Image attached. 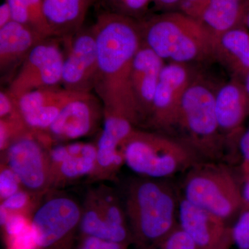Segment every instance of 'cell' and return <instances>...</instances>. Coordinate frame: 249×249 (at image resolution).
Instances as JSON below:
<instances>
[{"instance_id": "3957f363", "label": "cell", "mask_w": 249, "mask_h": 249, "mask_svg": "<svg viewBox=\"0 0 249 249\" xmlns=\"http://www.w3.org/2000/svg\"><path fill=\"white\" fill-rule=\"evenodd\" d=\"M129 199V212L142 238L163 240L173 231L175 202L160 185L152 181L139 183Z\"/></svg>"}, {"instance_id": "8d00e7d4", "label": "cell", "mask_w": 249, "mask_h": 249, "mask_svg": "<svg viewBox=\"0 0 249 249\" xmlns=\"http://www.w3.org/2000/svg\"><path fill=\"white\" fill-rule=\"evenodd\" d=\"M240 149L244 158L249 161V127L241 137Z\"/></svg>"}, {"instance_id": "e0dca14e", "label": "cell", "mask_w": 249, "mask_h": 249, "mask_svg": "<svg viewBox=\"0 0 249 249\" xmlns=\"http://www.w3.org/2000/svg\"><path fill=\"white\" fill-rule=\"evenodd\" d=\"M104 124L98 139L96 165L107 170L120 164L122 158L118 147L133 133L132 122L124 116L104 111Z\"/></svg>"}, {"instance_id": "6da1fadb", "label": "cell", "mask_w": 249, "mask_h": 249, "mask_svg": "<svg viewBox=\"0 0 249 249\" xmlns=\"http://www.w3.org/2000/svg\"><path fill=\"white\" fill-rule=\"evenodd\" d=\"M91 27L98 63L95 92L104 111L132 123L140 114L131 83L134 57L142 43L139 21L106 11L98 15Z\"/></svg>"}, {"instance_id": "836d02e7", "label": "cell", "mask_w": 249, "mask_h": 249, "mask_svg": "<svg viewBox=\"0 0 249 249\" xmlns=\"http://www.w3.org/2000/svg\"><path fill=\"white\" fill-rule=\"evenodd\" d=\"M49 156L52 168H53V166H55L57 168L71 155L69 152L67 145H58L51 150Z\"/></svg>"}, {"instance_id": "83f0119b", "label": "cell", "mask_w": 249, "mask_h": 249, "mask_svg": "<svg viewBox=\"0 0 249 249\" xmlns=\"http://www.w3.org/2000/svg\"><path fill=\"white\" fill-rule=\"evenodd\" d=\"M25 216L21 213H11L7 222L4 224L5 231L9 239L19 235L30 225Z\"/></svg>"}, {"instance_id": "d4e9b609", "label": "cell", "mask_w": 249, "mask_h": 249, "mask_svg": "<svg viewBox=\"0 0 249 249\" xmlns=\"http://www.w3.org/2000/svg\"><path fill=\"white\" fill-rule=\"evenodd\" d=\"M163 240L161 249H199L191 236L181 229L170 232Z\"/></svg>"}, {"instance_id": "4fadbf2b", "label": "cell", "mask_w": 249, "mask_h": 249, "mask_svg": "<svg viewBox=\"0 0 249 249\" xmlns=\"http://www.w3.org/2000/svg\"><path fill=\"white\" fill-rule=\"evenodd\" d=\"M181 229L199 249H227V231L222 219L192 204L186 199L178 208Z\"/></svg>"}, {"instance_id": "8fae6325", "label": "cell", "mask_w": 249, "mask_h": 249, "mask_svg": "<svg viewBox=\"0 0 249 249\" xmlns=\"http://www.w3.org/2000/svg\"><path fill=\"white\" fill-rule=\"evenodd\" d=\"M215 93L203 83H190L181 101L178 117L191 133L199 137L213 135L218 127L214 108Z\"/></svg>"}, {"instance_id": "ba28073f", "label": "cell", "mask_w": 249, "mask_h": 249, "mask_svg": "<svg viewBox=\"0 0 249 249\" xmlns=\"http://www.w3.org/2000/svg\"><path fill=\"white\" fill-rule=\"evenodd\" d=\"M78 205L66 196H57L46 201L36 211L31 222L38 248H49L76 227L81 220Z\"/></svg>"}, {"instance_id": "52a82bcc", "label": "cell", "mask_w": 249, "mask_h": 249, "mask_svg": "<svg viewBox=\"0 0 249 249\" xmlns=\"http://www.w3.org/2000/svg\"><path fill=\"white\" fill-rule=\"evenodd\" d=\"M186 199L220 219H225L235 211L237 194L233 183L227 174L218 171L201 172L187 181Z\"/></svg>"}, {"instance_id": "7a4b0ae2", "label": "cell", "mask_w": 249, "mask_h": 249, "mask_svg": "<svg viewBox=\"0 0 249 249\" xmlns=\"http://www.w3.org/2000/svg\"><path fill=\"white\" fill-rule=\"evenodd\" d=\"M142 43L163 60L183 64L214 56V37L191 16L170 11L139 21Z\"/></svg>"}, {"instance_id": "60d3db41", "label": "cell", "mask_w": 249, "mask_h": 249, "mask_svg": "<svg viewBox=\"0 0 249 249\" xmlns=\"http://www.w3.org/2000/svg\"><path fill=\"white\" fill-rule=\"evenodd\" d=\"M245 88L246 93L247 96H249V71L247 73V76L245 78Z\"/></svg>"}, {"instance_id": "9c48e42d", "label": "cell", "mask_w": 249, "mask_h": 249, "mask_svg": "<svg viewBox=\"0 0 249 249\" xmlns=\"http://www.w3.org/2000/svg\"><path fill=\"white\" fill-rule=\"evenodd\" d=\"M123 144L124 161L135 173L164 178L177 169L178 160L168 150L167 142L158 137L133 132Z\"/></svg>"}, {"instance_id": "4dcf8cb0", "label": "cell", "mask_w": 249, "mask_h": 249, "mask_svg": "<svg viewBox=\"0 0 249 249\" xmlns=\"http://www.w3.org/2000/svg\"><path fill=\"white\" fill-rule=\"evenodd\" d=\"M5 1L9 4L11 16H12V20L30 27L27 0H5Z\"/></svg>"}, {"instance_id": "cb8c5ba5", "label": "cell", "mask_w": 249, "mask_h": 249, "mask_svg": "<svg viewBox=\"0 0 249 249\" xmlns=\"http://www.w3.org/2000/svg\"><path fill=\"white\" fill-rule=\"evenodd\" d=\"M29 26L45 38L52 37L43 11V0H27Z\"/></svg>"}, {"instance_id": "e575fe53", "label": "cell", "mask_w": 249, "mask_h": 249, "mask_svg": "<svg viewBox=\"0 0 249 249\" xmlns=\"http://www.w3.org/2000/svg\"><path fill=\"white\" fill-rule=\"evenodd\" d=\"M152 3L164 12L181 11V0H152Z\"/></svg>"}, {"instance_id": "f1b7e54d", "label": "cell", "mask_w": 249, "mask_h": 249, "mask_svg": "<svg viewBox=\"0 0 249 249\" xmlns=\"http://www.w3.org/2000/svg\"><path fill=\"white\" fill-rule=\"evenodd\" d=\"M10 246L11 249H37V243L31 224L22 232L19 235L10 238Z\"/></svg>"}, {"instance_id": "603a6c76", "label": "cell", "mask_w": 249, "mask_h": 249, "mask_svg": "<svg viewBox=\"0 0 249 249\" xmlns=\"http://www.w3.org/2000/svg\"><path fill=\"white\" fill-rule=\"evenodd\" d=\"M107 11L141 21L147 17L152 0H103Z\"/></svg>"}, {"instance_id": "7c38bea8", "label": "cell", "mask_w": 249, "mask_h": 249, "mask_svg": "<svg viewBox=\"0 0 249 249\" xmlns=\"http://www.w3.org/2000/svg\"><path fill=\"white\" fill-rule=\"evenodd\" d=\"M190 83L189 73L183 64L165 65L152 101V111L157 123L168 124L178 118L183 94Z\"/></svg>"}, {"instance_id": "d590c367", "label": "cell", "mask_w": 249, "mask_h": 249, "mask_svg": "<svg viewBox=\"0 0 249 249\" xmlns=\"http://www.w3.org/2000/svg\"><path fill=\"white\" fill-rule=\"evenodd\" d=\"M12 20L11 10L6 1L0 6V28L4 27Z\"/></svg>"}, {"instance_id": "1f68e13d", "label": "cell", "mask_w": 249, "mask_h": 249, "mask_svg": "<svg viewBox=\"0 0 249 249\" xmlns=\"http://www.w3.org/2000/svg\"><path fill=\"white\" fill-rule=\"evenodd\" d=\"M17 102L6 91L0 92V118L9 117L18 111Z\"/></svg>"}, {"instance_id": "7402d4cb", "label": "cell", "mask_w": 249, "mask_h": 249, "mask_svg": "<svg viewBox=\"0 0 249 249\" xmlns=\"http://www.w3.org/2000/svg\"><path fill=\"white\" fill-rule=\"evenodd\" d=\"M97 162V149L91 144H84L81 153L70 156L59 165L58 175L60 178L72 179L85 176L93 171Z\"/></svg>"}, {"instance_id": "74e56055", "label": "cell", "mask_w": 249, "mask_h": 249, "mask_svg": "<svg viewBox=\"0 0 249 249\" xmlns=\"http://www.w3.org/2000/svg\"><path fill=\"white\" fill-rule=\"evenodd\" d=\"M103 242L104 240L97 237L89 236L85 240L84 245L80 249H103Z\"/></svg>"}, {"instance_id": "4316f807", "label": "cell", "mask_w": 249, "mask_h": 249, "mask_svg": "<svg viewBox=\"0 0 249 249\" xmlns=\"http://www.w3.org/2000/svg\"><path fill=\"white\" fill-rule=\"evenodd\" d=\"M21 183L17 175L9 167L4 168L0 173V196L1 201L20 191Z\"/></svg>"}, {"instance_id": "44dd1931", "label": "cell", "mask_w": 249, "mask_h": 249, "mask_svg": "<svg viewBox=\"0 0 249 249\" xmlns=\"http://www.w3.org/2000/svg\"><path fill=\"white\" fill-rule=\"evenodd\" d=\"M82 230L88 236L122 243L127 237L124 226H113L106 220L98 206L86 210L80 220Z\"/></svg>"}, {"instance_id": "f35d334b", "label": "cell", "mask_w": 249, "mask_h": 249, "mask_svg": "<svg viewBox=\"0 0 249 249\" xmlns=\"http://www.w3.org/2000/svg\"><path fill=\"white\" fill-rule=\"evenodd\" d=\"M242 22L245 23V25L248 28L249 30V0L247 1V6H246L245 13H244L243 18Z\"/></svg>"}, {"instance_id": "ab89813d", "label": "cell", "mask_w": 249, "mask_h": 249, "mask_svg": "<svg viewBox=\"0 0 249 249\" xmlns=\"http://www.w3.org/2000/svg\"><path fill=\"white\" fill-rule=\"evenodd\" d=\"M242 196H243V199L249 204V178L244 186Z\"/></svg>"}, {"instance_id": "ac0fdd59", "label": "cell", "mask_w": 249, "mask_h": 249, "mask_svg": "<svg viewBox=\"0 0 249 249\" xmlns=\"http://www.w3.org/2000/svg\"><path fill=\"white\" fill-rule=\"evenodd\" d=\"M248 0H209L196 19L214 37L238 27Z\"/></svg>"}, {"instance_id": "5b68a950", "label": "cell", "mask_w": 249, "mask_h": 249, "mask_svg": "<svg viewBox=\"0 0 249 249\" xmlns=\"http://www.w3.org/2000/svg\"><path fill=\"white\" fill-rule=\"evenodd\" d=\"M65 41L62 87L74 92L91 93L97 81L98 63L96 37L92 27L83 29Z\"/></svg>"}, {"instance_id": "f546056e", "label": "cell", "mask_w": 249, "mask_h": 249, "mask_svg": "<svg viewBox=\"0 0 249 249\" xmlns=\"http://www.w3.org/2000/svg\"><path fill=\"white\" fill-rule=\"evenodd\" d=\"M29 196L25 192L18 191L12 196L2 200L1 206L11 213H19L29 204Z\"/></svg>"}, {"instance_id": "2e32d148", "label": "cell", "mask_w": 249, "mask_h": 249, "mask_svg": "<svg viewBox=\"0 0 249 249\" xmlns=\"http://www.w3.org/2000/svg\"><path fill=\"white\" fill-rule=\"evenodd\" d=\"M45 37L29 26L11 21L0 28V69L1 73L21 65L31 51Z\"/></svg>"}, {"instance_id": "d6986e66", "label": "cell", "mask_w": 249, "mask_h": 249, "mask_svg": "<svg viewBox=\"0 0 249 249\" xmlns=\"http://www.w3.org/2000/svg\"><path fill=\"white\" fill-rule=\"evenodd\" d=\"M214 56L236 73L249 71V34L237 27L214 37Z\"/></svg>"}, {"instance_id": "277c9868", "label": "cell", "mask_w": 249, "mask_h": 249, "mask_svg": "<svg viewBox=\"0 0 249 249\" xmlns=\"http://www.w3.org/2000/svg\"><path fill=\"white\" fill-rule=\"evenodd\" d=\"M52 38L37 44L21 64L7 90L16 101L34 90L61 85L65 55L58 42Z\"/></svg>"}, {"instance_id": "484cf974", "label": "cell", "mask_w": 249, "mask_h": 249, "mask_svg": "<svg viewBox=\"0 0 249 249\" xmlns=\"http://www.w3.org/2000/svg\"><path fill=\"white\" fill-rule=\"evenodd\" d=\"M232 237L239 249H249V211L243 213L234 226Z\"/></svg>"}, {"instance_id": "d6a6232c", "label": "cell", "mask_w": 249, "mask_h": 249, "mask_svg": "<svg viewBox=\"0 0 249 249\" xmlns=\"http://www.w3.org/2000/svg\"><path fill=\"white\" fill-rule=\"evenodd\" d=\"M209 1V0H181V11L196 19L201 9Z\"/></svg>"}, {"instance_id": "ffe728a7", "label": "cell", "mask_w": 249, "mask_h": 249, "mask_svg": "<svg viewBox=\"0 0 249 249\" xmlns=\"http://www.w3.org/2000/svg\"><path fill=\"white\" fill-rule=\"evenodd\" d=\"M245 88L236 83L224 85L215 93L214 108L218 127L232 129L240 124L247 105Z\"/></svg>"}, {"instance_id": "b9f144b4", "label": "cell", "mask_w": 249, "mask_h": 249, "mask_svg": "<svg viewBox=\"0 0 249 249\" xmlns=\"http://www.w3.org/2000/svg\"></svg>"}, {"instance_id": "5bb4252c", "label": "cell", "mask_w": 249, "mask_h": 249, "mask_svg": "<svg viewBox=\"0 0 249 249\" xmlns=\"http://www.w3.org/2000/svg\"><path fill=\"white\" fill-rule=\"evenodd\" d=\"M164 60L142 43L134 57L131 83L139 111H152V101Z\"/></svg>"}, {"instance_id": "9a60e30c", "label": "cell", "mask_w": 249, "mask_h": 249, "mask_svg": "<svg viewBox=\"0 0 249 249\" xmlns=\"http://www.w3.org/2000/svg\"><path fill=\"white\" fill-rule=\"evenodd\" d=\"M93 0H43V11L52 37L69 40L83 29Z\"/></svg>"}, {"instance_id": "8992f818", "label": "cell", "mask_w": 249, "mask_h": 249, "mask_svg": "<svg viewBox=\"0 0 249 249\" xmlns=\"http://www.w3.org/2000/svg\"><path fill=\"white\" fill-rule=\"evenodd\" d=\"M6 160L21 184L29 191H42L52 178L49 156L31 132L10 143L6 148Z\"/></svg>"}, {"instance_id": "30bf717a", "label": "cell", "mask_w": 249, "mask_h": 249, "mask_svg": "<svg viewBox=\"0 0 249 249\" xmlns=\"http://www.w3.org/2000/svg\"><path fill=\"white\" fill-rule=\"evenodd\" d=\"M101 114L97 98L91 93H80L62 108L47 132L62 140L81 138L92 132Z\"/></svg>"}]
</instances>
